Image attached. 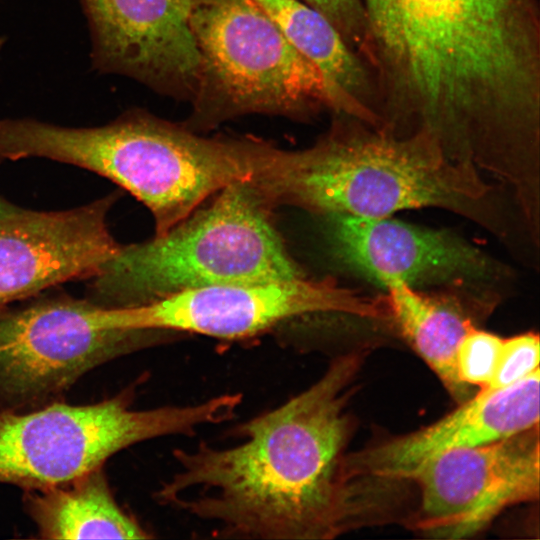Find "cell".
<instances>
[{
  "label": "cell",
  "mask_w": 540,
  "mask_h": 540,
  "mask_svg": "<svg viewBox=\"0 0 540 540\" xmlns=\"http://www.w3.org/2000/svg\"><path fill=\"white\" fill-rule=\"evenodd\" d=\"M360 364L336 358L312 385L233 427L226 446L177 448L156 502L212 523L218 537L331 539L361 507L346 473V406Z\"/></svg>",
  "instance_id": "6da1fadb"
},
{
  "label": "cell",
  "mask_w": 540,
  "mask_h": 540,
  "mask_svg": "<svg viewBox=\"0 0 540 540\" xmlns=\"http://www.w3.org/2000/svg\"><path fill=\"white\" fill-rule=\"evenodd\" d=\"M335 116L309 148L288 151L262 142L250 181L271 205L325 216L388 217L423 207L470 215L487 195L474 162L450 153L432 133L398 135Z\"/></svg>",
  "instance_id": "7a4b0ae2"
},
{
  "label": "cell",
  "mask_w": 540,
  "mask_h": 540,
  "mask_svg": "<svg viewBox=\"0 0 540 540\" xmlns=\"http://www.w3.org/2000/svg\"><path fill=\"white\" fill-rule=\"evenodd\" d=\"M271 206L249 179L232 182L164 234L121 245L89 279L86 298L124 308L191 288L301 278L270 218Z\"/></svg>",
  "instance_id": "3957f363"
},
{
  "label": "cell",
  "mask_w": 540,
  "mask_h": 540,
  "mask_svg": "<svg viewBox=\"0 0 540 540\" xmlns=\"http://www.w3.org/2000/svg\"><path fill=\"white\" fill-rule=\"evenodd\" d=\"M29 150L115 182L150 210L161 235L228 184L250 179L256 140L204 138L137 111L97 127L39 121Z\"/></svg>",
  "instance_id": "277c9868"
},
{
  "label": "cell",
  "mask_w": 540,
  "mask_h": 540,
  "mask_svg": "<svg viewBox=\"0 0 540 540\" xmlns=\"http://www.w3.org/2000/svg\"><path fill=\"white\" fill-rule=\"evenodd\" d=\"M190 23L200 55L197 124L249 113L309 116L322 108L364 121L253 0H197Z\"/></svg>",
  "instance_id": "5b68a950"
},
{
  "label": "cell",
  "mask_w": 540,
  "mask_h": 540,
  "mask_svg": "<svg viewBox=\"0 0 540 540\" xmlns=\"http://www.w3.org/2000/svg\"><path fill=\"white\" fill-rule=\"evenodd\" d=\"M135 386L99 402L61 400L26 411H0V483L23 491L66 483L148 440L192 436L235 417L239 399L224 393L186 405L133 406Z\"/></svg>",
  "instance_id": "8992f818"
},
{
  "label": "cell",
  "mask_w": 540,
  "mask_h": 540,
  "mask_svg": "<svg viewBox=\"0 0 540 540\" xmlns=\"http://www.w3.org/2000/svg\"><path fill=\"white\" fill-rule=\"evenodd\" d=\"M160 331L111 327L87 298H43L0 314V411L61 400L82 376L117 357L157 344Z\"/></svg>",
  "instance_id": "52a82bcc"
},
{
  "label": "cell",
  "mask_w": 540,
  "mask_h": 540,
  "mask_svg": "<svg viewBox=\"0 0 540 540\" xmlns=\"http://www.w3.org/2000/svg\"><path fill=\"white\" fill-rule=\"evenodd\" d=\"M105 313L116 329L239 341L302 316L332 313L381 320L385 310L381 296L369 297L333 280L303 276L267 284L191 288L138 306L105 307Z\"/></svg>",
  "instance_id": "ba28073f"
},
{
  "label": "cell",
  "mask_w": 540,
  "mask_h": 540,
  "mask_svg": "<svg viewBox=\"0 0 540 540\" xmlns=\"http://www.w3.org/2000/svg\"><path fill=\"white\" fill-rule=\"evenodd\" d=\"M539 468L538 426L442 453L411 478L421 496L413 526L434 538L471 537L504 509L538 499Z\"/></svg>",
  "instance_id": "9c48e42d"
},
{
  "label": "cell",
  "mask_w": 540,
  "mask_h": 540,
  "mask_svg": "<svg viewBox=\"0 0 540 540\" xmlns=\"http://www.w3.org/2000/svg\"><path fill=\"white\" fill-rule=\"evenodd\" d=\"M116 196L59 211L20 207L0 218V314L53 286L92 278L118 253L107 222Z\"/></svg>",
  "instance_id": "30bf717a"
},
{
  "label": "cell",
  "mask_w": 540,
  "mask_h": 540,
  "mask_svg": "<svg viewBox=\"0 0 540 540\" xmlns=\"http://www.w3.org/2000/svg\"><path fill=\"white\" fill-rule=\"evenodd\" d=\"M95 69L193 98L200 55L191 28L197 0H81Z\"/></svg>",
  "instance_id": "8fae6325"
},
{
  "label": "cell",
  "mask_w": 540,
  "mask_h": 540,
  "mask_svg": "<svg viewBox=\"0 0 540 540\" xmlns=\"http://www.w3.org/2000/svg\"><path fill=\"white\" fill-rule=\"evenodd\" d=\"M335 256L383 287L402 281L469 285L491 276L492 264L475 247L446 231L388 217L327 215Z\"/></svg>",
  "instance_id": "7c38bea8"
},
{
  "label": "cell",
  "mask_w": 540,
  "mask_h": 540,
  "mask_svg": "<svg viewBox=\"0 0 540 540\" xmlns=\"http://www.w3.org/2000/svg\"><path fill=\"white\" fill-rule=\"evenodd\" d=\"M540 370L505 388H482L443 418L409 434L347 455L349 478L411 480L434 457L501 440L539 424Z\"/></svg>",
  "instance_id": "4fadbf2b"
},
{
  "label": "cell",
  "mask_w": 540,
  "mask_h": 540,
  "mask_svg": "<svg viewBox=\"0 0 540 540\" xmlns=\"http://www.w3.org/2000/svg\"><path fill=\"white\" fill-rule=\"evenodd\" d=\"M462 286L426 292L395 281L385 287L384 295L388 320L460 403L470 397V387L458 377L457 348L492 307L491 299L460 290Z\"/></svg>",
  "instance_id": "5bb4252c"
},
{
  "label": "cell",
  "mask_w": 540,
  "mask_h": 540,
  "mask_svg": "<svg viewBox=\"0 0 540 540\" xmlns=\"http://www.w3.org/2000/svg\"><path fill=\"white\" fill-rule=\"evenodd\" d=\"M23 502L43 539L153 537L118 504L103 467L63 484L24 491Z\"/></svg>",
  "instance_id": "9a60e30c"
},
{
  "label": "cell",
  "mask_w": 540,
  "mask_h": 540,
  "mask_svg": "<svg viewBox=\"0 0 540 540\" xmlns=\"http://www.w3.org/2000/svg\"><path fill=\"white\" fill-rule=\"evenodd\" d=\"M285 38L352 102L367 123L378 126L371 74L337 29L301 0H253Z\"/></svg>",
  "instance_id": "2e32d148"
},
{
  "label": "cell",
  "mask_w": 540,
  "mask_h": 540,
  "mask_svg": "<svg viewBox=\"0 0 540 540\" xmlns=\"http://www.w3.org/2000/svg\"><path fill=\"white\" fill-rule=\"evenodd\" d=\"M502 339L478 327L463 337L456 352V368L459 379L465 385L482 389L489 384Z\"/></svg>",
  "instance_id": "e0dca14e"
},
{
  "label": "cell",
  "mask_w": 540,
  "mask_h": 540,
  "mask_svg": "<svg viewBox=\"0 0 540 540\" xmlns=\"http://www.w3.org/2000/svg\"><path fill=\"white\" fill-rule=\"evenodd\" d=\"M539 337L528 332L502 339L495 369L485 388L512 386L539 370Z\"/></svg>",
  "instance_id": "ac0fdd59"
},
{
  "label": "cell",
  "mask_w": 540,
  "mask_h": 540,
  "mask_svg": "<svg viewBox=\"0 0 540 540\" xmlns=\"http://www.w3.org/2000/svg\"><path fill=\"white\" fill-rule=\"evenodd\" d=\"M325 16L361 58L367 51V22L362 0H301Z\"/></svg>",
  "instance_id": "d6986e66"
},
{
  "label": "cell",
  "mask_w": 540,
  "mask_h": 540,
  "mask_svg": "<svg viewBox=\"0 0 540 540\" xmlns=\"http://www.w3.org/2000/svg\"><path fill=\"white\" fill-rule=\"evenodd\" d=\"M1 45H0V52H1ZM20 207L12 204L11 202L7 201L5 198H3L0 195V218L7 216L11 213H14L17 211Z\"/></svg>",
  "instance_id": "ffe728a7"
}]
</instances>
